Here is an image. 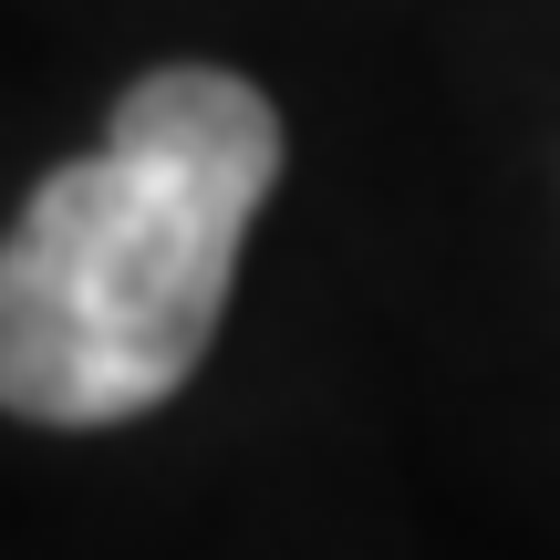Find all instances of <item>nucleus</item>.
<instances>
[{
  "label": "nucleus",
  "instance_id": "nucleus-1",
  "mask_svg": "<svg viewBox=\"0 0 560 560\" xmlns=\"http://www.w3.org/2000/svg\"><path fill=\"white\" fill-rule=\"evenodd\" d=\"M280 177L260 83L177 62L115 104L94 156L52 166L0 240V405L32 425H125L198 374Z\"/></svg>",
  "mask_w": 560,
  "mask_h": 560
}]
</instances>
